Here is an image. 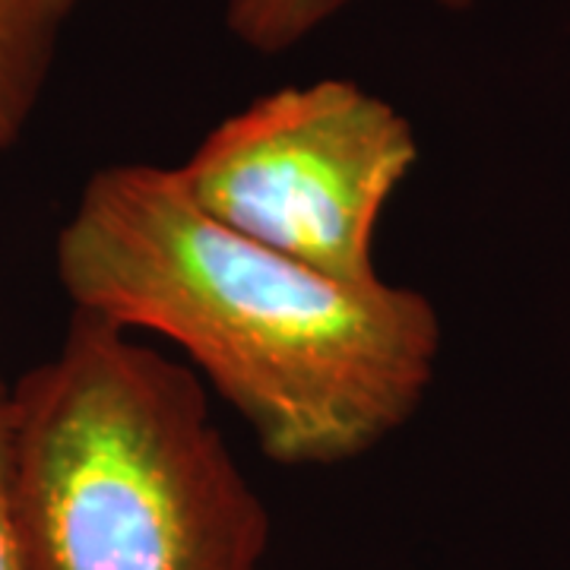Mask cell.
Returning <instances> with one entry per match:
<instances>
[{"instance_id": "obj_1", "label": "cell", "mask_w": 570, "mask_h": 570, "mask_svg": "<svg viewBox=\"0 0 570 570\" xmlns=\"http://www.w3.org/2000/svg\"><path fill=\"white\" fill-rule=\"evenodd\" d=\"M55 269L73 311L181 348L279 466L365 456L434 384L444 326L428 295L343 283L250 242L190 200L178 168L92 171Z\"/></svg>"}, {"instance_id": "obj_2", "label": "cell", "mask_w": 570, "mask_h": 570, "mask_svg": "<svg viewBox=\"0 0 570 570\" xmlns=\"http://www.w3.org/2000/svg\"><path fill=\"white\" fill-rule=\"evenodd\" d=\"M13 406L32 570H264L269 508L194 367L73 311Z\"/></svg>"}, {"instance_id": "obj_3", "label": "cell", "mask_w": 570, "mask_h": 570, "mask_svg": "<svg viewBox=\"0 0 570 570\" xmlns=\"http://www.w3.org/2000/svg\"><path fill=\"white\" fill-rule=\"evenodd\" d=\"M419 140L352 80L266 92L206 134L178 178L206 216L343 283L384 279L374 238Z\"/></svg>"}, {"instance_id": "obj_4", "label": "cell", "mask_w": 570, "mask_h": 570, "mask_svg": "<svg viewBox=\"0 0 570 570\" xmlns=\"http://www.w3.org/2000/svg\"><path fill=\"white\" fill-rule=\"evenodd\" d=\"M80 0H0V153L29 130Z\"/></svg>"}, {"instance_id": "obj_5", "label": "cell", "mask_w": 570, "mask_h": 570, "mask_svg": "<svg viewBox=\"0 0 570 570\" xmlns=\"http://www.w3.org/2000/svg\"><path fill=\"white\" fill-rule=\"evenodd\" d=\"M444 10H472L479 0H434ZM346 0H228V29L261 55H279L324 26Z\"/></svg>"}, {"instance_id": "obj_6", "label": "cell", "mask_w": 570, "mask_h": 570, "mask_svg": "<svg viewBox=\"0 0 570 570\" xmlns=\"http://www.w3.org/2000/svg\"><path fill=\"white\" fill-rule=\"evenodd\" d=\"M0 570H32L17 494V406L13 384L0 377Z\"/></svg>"}]
</instances>
